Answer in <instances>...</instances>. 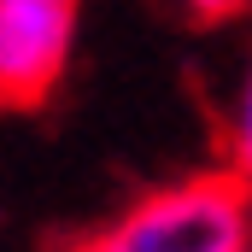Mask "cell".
<instances>
[{
    "mask_svg": "<svg viewBox=\"0 0 252 252\" xmlns=\"http://www.w3.org/2000/svg\"><path fill=\"white\" fill-rule=\"evenodd\" d=\"M247 0H188V12L193 18H229V12H241Z\"/></svg>",
    "mask_w": 252,
    "mask_h": 252,
    "instance_id": "277c9868",
    "label": "cell"
},
{
    "mask_svg": "<svg viewBox=\"0 0 252 252\" xmlns=\"http://www.w3.org/2000/svg\"><path fill=\"white\" fill-rule=\"evenodd\" d=\"M229 176H241L252 188V64L235 88V106H229Z\"/></svg>",
    "mask_w": 252,
    "mask_h": 252,
    "instance_id": "3957f363",
    "label": "cell"
},
{
    "mask_svg": "<svg viewBox=\"0 0 252 252\" xmlns=\"http://www.w3.org/2000/svg\"><path fill=\"white\" fill-rule=\"evenodd\" d=\"M76 41V0H0V100L35 106Z\"/></svg>",
    "mask_w": 252,
    "mask_h": 252,
    "instance_id": "7a4b0ae2",
    "label": "cell"
},
{
    "mask_svg": "<svg viewBox=\"0 0 252 252\" xmlns=\"http://www.w3.org/2000/svg\"><path fill=\"white\" fill-rule=\"evenodd\" d=\"M106 252H247L252 188L241 176H193L147 193L94 241Z\"/></svg>",
    "mask_w": 252,
    "mask_h": 252,
    "instance_id": "6da1fadb",
    "label": "cell"
}]
</instances>
